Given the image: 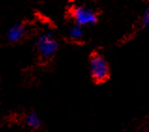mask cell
I'll use <instances>...</instances> for the list:
<instances>
[{
	"instance_id": "6da1fadb",
	"label": "cell",
	"mask_w": 149,
	"mask_h": 132,
	"mask_svg": "<svg viewBox=\"0 0 149 132\" xmlns=\"http://www.w3.org/2000/svg\"><path fill=\"white\" fill-rule=\"evenodd\" d=\"M89 70L95 83H103L109 78V64L101 54L93 53L91 55L89 59Z\"/></svg>"
},
{
	"instance_id": "7a4b0ae2",
	"label": "cell",
	"mask_w": 149,
	"mask_h": 132,
	"mask_svg": "<svg viewBox=\"0 0 149 132\" xmlns=\"http://www.w3.org/2000/svg\"><path fill=\"white\" fill-rule=\"evenodd\" d=\"M70 15L73 22L82 26H91L97 23L99 16L92 8L84 5H76L70 10Z\"/></svg>"
},
{
	"instance_id": "5b68a950",
	"label": "cell",
	"mask_w": 149,
	"mask_h": 132,
	"mask_svg": "<svg viewBox=\"0 0 149 132\" xmlns=\"http://www.w3.org/2000/svg\"><path fill=\"white\" fill-rule=\"evenodd\" d=\"M84 27L77 24H72L68 28V35L73 40H79L84 37Z\"/></svg>"
},
{
	"instance_id": "277c9868",
	"label": "cell",
	"mask_w": 149,
	"mask_h": 132,
	"mask_svg": "<svg viewBox=\"0 0 149 132\" xmlns=\"http://www.w3.org/2000/svg\"><path fill=\"white\" fill-rule=\"evenodd\" d=\"M25 33H26V29H25L24 24L23 23H17L12 24L7 30L6 38L10 43H16L24 39Z\"/></svg>"
},
{
	"instance_id": "52a82bcc",
	"label": "cell",
	"mask_w": 149,
	"mask_h": 132,
	"mask_svg": "<svg viewBox=\"0 0 149 132\" xmlns=\"http://www.w3.org/2000/svg\"><path fill=\"white\" fill-rule=\"evenodd\" d=\"M149 25V6L143 10L141 18V26L142 28L146 27Z\"/></svg>"
},
{
	"instance_id": "3957f363",
	"label": "cell",
	"mask_w": 149,
	"mask_h": 132,
	"mask_svg": "<svg viewBox=\"0 0 149 132\" xmlns=\"http://www.w3.org/2000/svg\"><path fill=\"white\" fill-rule=\"evenodd\" d=\"M59 43L54 38V33L46 32L38 37L36 40V48L40 54L43 57H52L57 52Z\"/></svg>"
},
{
	"instance_id": "8992f818",
	"label": "cell",
	"mask_w": 149,
	"mask_h": 132,
	"mask_svg": "<svg viewBox=\"0 0 149 132\" xmlns=\"http://www.w3.org/2000/svg\"><path fill=\"white\" fill-rule=\"evenodd\" d=\"M25 123H26V125L29 127H31V129H39L41 125L40 118L39 116V114L36 113H28L26 117H25Z\"/></svg>"
}]
</instances>
